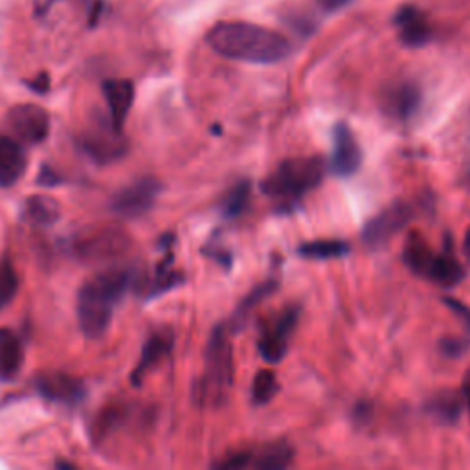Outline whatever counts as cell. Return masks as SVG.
I'll return each instance as SVG.
<instances>
[{
  "instance_id": "6da1fadb",
  "label": "cell",
  "mask_w": 470,
  "mask_h": 470,
  "mask_svg": "<svg viewBox=\"0 0 470 470\" xmlns=\"http://www.w3.org/2000/svg\"><path fill=\"white\" fill-rule=\"evenodd\" d=\"M206 42L215 53L231 61L252 65H274L290 53V42L285 35L241 21L217 23L206 33Z\"/></svg>"
},
{
  "instance_id": "7a4b0ae2",
  "label": "cell",
  "mask_w": 470,
  "mask_h": 470,
  "mask_svg": "<svg viewBox=\"0 0 470 470\" xmlns=\"http://www.w3.org/2000/svg\"><path fill=\"white\" fill-rule=\"evenodd\" d=\"M136 274L129 268H110L89 279L78 294V322L90 340L103 338L110 327L114 307L124 300Z\"/></svg>"
},
{
  "instance_id": "3957f363",
  "label": "cell",
  "mask_w": 470,
  "mask_h": 470,
  "mask_svg": "<svg viewBox=\"0 0 470 470\" xmlns=\"http://www.w3.org/2000/svg\"><path fill=\"white\" fill-rule=\"evenodd\" d=\"M325 176L322 156H298L283 160L261 183V192L274 202L277 215L298 210L304 197L316 190Z\"/></svg>"
},
{
  "instance_id": "277c9868",
  "label": "cell",
  "mask_w": 470,
  "mask_h": 470,
  "mask_svg": "<svg viewBox=\"0 0 470 470\" xmlns=\"http://www.w3.org/2000/svg\"><path fill=\"white\" fill-rule=\"evenodd\" d=\"M233 345L226 324H219L204 351V371L193 386V399L201 408H221L226 404L233 386Z\"/></svg>"
},
{
  "instance_id": "5b68a950",
  "label": "cell",
  "mask_w": 470,
  "mask_h": 470,
  "mask_svg": "<svg viewBox=\"0 0 470 470\" xmlns=\"http://www.w3.org/2000/svg\"><path fill=\"white\" fill-rule=\"evenodd\" d=\"M302 316V307L292 304L283 307L279 313L267 318L259 327V338H258V352L259 357L270 364H279L288 352L290 338L298 327Z\"/></svg>"
},
{
  "instance_id": "8992f818",
  "label": "cell",
  "mask_w": 470,
  "mask_h": 470,
  "mask_svg": "<svg viewBox=\"0 0 470 470\" xmlns=\"http://www.w3.org/2000/svg\"><path fill=\"white\" fill-rule=\"evenodd\" d=\"M416 219V206L408 201L391 202L362 228V243L368 250L384 249L397 233Z\"/></svg>"
},
{
  "instance_id": "52a82bcc",
  "label": "cell",
  "mask_w": 470,
  "mask_h": 470,
  "mask_svg": "<svg viewBox=\"0 0 470 470\" xmlns=\"http://www.w3.org/2000/svg\"><path fill=\"white\" fill-rule=\"evenodd\" d=\"M160 193L162 184L153 176H144V179L114 193L108 208L114 215L122 219H138L153 210Z\"/></svg>"
},
{
  "instance_id": "ba28073f",
  "label": "cell",
  "mask_w": 470,
  "mask_h": 470,
  "mask_svg": "<svg viewBox=\"0 0 470 470\" xmlns=\"http://www.w3.org/2000/svg\"><path fill=\"white\" fill-rule=\"evenodd\" d=\"M33 388L44 400L65 408H76L87 397L85 384L63 371L39 373L33 379Z\"/></svg>"
},
{
  "instance_id": "9c48e42d",
  "label": "cell",
  "mask_w": 470,
  "mask_h": 470,
  "mask_svg": "<svg viewBox=\"0 0 470 470\" xmlns=\"http://www.w3.org/2000/svg\"><path fill=\"white\" fill-rule=\"evenodd\" d=\"M362 165V149L345 122L333 126V153L329 169L336 179H351Z\"/></svg>"
},
{
  "instance_id": "30bf717a",
  "label": "cell",
  "mask_w": 470,
  "mask_h": 470,
  "mask_svg": "<svg viewBox=\"0 0 470 470\" xmlns=\"http://www.w3.org/2000/svg\"><path fill=\"white\" fill-rule=\"evenodd\" d=\"M6 126L24 144L37 146L50 135V116L39 105L23 103L8 112Z\"/></svg>"
},
{
  "instance_id": "8fae6325",
  "label": "cell",
  "mask_w": 470,
  "mask_h": 470,
  "mask_svg": "<svg viewBox=\"0 0 470 470\" xmlns=\"http://www.w3.org/2000/svg\"><path fill=\"white\" fill-rule=\"evenodd\" d=\"M80 147L90 160L98 164H110L120 160L127 153V140L122 131H116L108 122V126H98L83 133L80 138Z\"/></svg>"
},
{
  "instance_id": "7c38bea8",
  "label": "cell",
  "mask_w": 470,
  "mask_h": 470,
  "mask_svg": "<svg viewBox=\"0 0 470 470\" xmlns=\"http://www.w3.org/2000/svg\"><path fill=\"white\" fill-rule=\"evenodd\" d=\"M421 89L411 81L391 85L382 94L384 114L399 124H408L409 120H414L421 108Z\"/></svg>"
},
{
  "instance_id": "4fadbf2b",
  "label": "cell",
  "mask_w": 470,
  "mask_h": 470,
  "mask_svg": "<svg viewBox=\"0 0 470 470\" xmlns=\"http://www.w3.org/2000/svg\"><path fill=\"white\" fill-rule=\"evenodd\" d=\"M173 345L174 333L171 327H160L153 331L142 347V355L136 368L131 373V384L142 386L144 379L171 355Z\"/></svg>"
},
{
  "instance_id": "5bb4252c",
  "label": "cell",
  "mask_w": 470,
  "mask_h": 470,
  "mask_svg": "<svg viewBox=\"0 0 470 470\" xmlns=\"http://www.w3.org/2000/svg\"><path fill=\"white\" fill-rule=\"evenodd\" d=\"M399 39L408 48H421L434 37V30L427 15L416 6H402L393 17Z\"/></svg>"
},
{
  "instance_id": "9a60e30c",
  "label": "cell",
  "mask_w": 470,
  "mask_h": 470,
  "mask_svg": "<svg viewBox=\"0 0 470 470\" xmlns=\"http://www.w3.org/2000/svg\"><path fill=\"white\" fill-rule=\"evenodd\" d=\"M103 96L107 99L110 126L116 131H124L129 110L135 101V85L131 80H107L101 85Z\"/></svg>"
},
{
  "instance_id": "2e32d148",
  "label": "cell",
  "mask_w": 470,
  "mask_h": 470,
  "mask_svg": "<svg viewBox=\"0 0 470 470\" xmlns=\"http://www.w3.org/2000/svg\"><path fill=\"white\" fill-rule=\"evenodd\" d=\"M28 165L24 147L12 136L0 135V188H12L21 181Z\"/></svg>"
},
{
  "instance_id": "e0dca14e",
  "label": "cell",
  "mask_w": 470,
  "mask_h": 470,
  "mask_svg": "<svg viewBox=\"0 0 470 470\" xmlns=\"http://www.w3.org/2000/svg\"><path fill=\"white\" fill-rule=\"evenodd\" d=\"M437 254L439 252L432 250V247L427 243V240L421 233L411 231L404 243L402 261L416 276L423 279H430Z\"/></svg>"
},
{
  "instance_id": "ac0fdd59",
  "label": "cell",
  "mask_w": 470,
  "mask_h": 470,
  "mask_svg": "<svg viewBox=\"0 0 470 470\" xmlns=\"http://www.w3.org/2000/svg\"><path fill=\"white\" fill-rule=\"evenodd\" d=\"M24 364V345L10 331L0 329V382H12L19 377Z\"/></svg>"
},
{
  "instance_id": "d6986e66",
  "label": "cell",
  "mask_w": 470,
  "mask_h": 470,
  "mask_svg": "<svg viewBox=\"0 0 470 470\" xmlns=\"http://www.w3.org/2000/svg\"><path fill=\"white\" fill-rule=\"evenodd\" d=\"M277 287H279V281H277L276 277H268L267 281H263V283H259L258 287H254V288L247 294V296L241 300V304L238 306V309L233 311L231 318L228 320V324H226L228 331H230V333H240V331L247 325V322H249V318L252 316V313H254L267 298L272 296V294L277 290Z\"/></svg>"
},
{
  "instance_id": "ffe728a7",
  "label": "cell",
  "mask_w": 470,
  "mask_h": 470,
  "mask_svg": "<svg viewBox=\"0 0 470 470\" xmlns=\"http://www.w3.org/2000/svg\"><path fill=\"white\" fill-rule=\"evenodd\" d=\"M463 395L457 390L436 391L427 402V411L443 425H456L463 414Z\"/></svg>"
},
{
  "instance_id": "44dd1931",
  "label": "cell",
  "mask_w": 470,
  "mask_h": 470,
  "mask_svg": "<svg viewBox=\"0 0 470 470\" xmlns=\"http://www.w3.org/2000/svg\"><path fill=\"white\" fill-rule=\"evenodd\" d=\"M61 217V206L50 195H32L23 204V219L37 228L53 226Z\"/></svg>"
},
{
  "instance_id": "7402d4cb",
  "label": "cell",
  "mask_w": 470,
  "mask_h": 470,
  "mask_svg": "<svg viewBox=\"0 0 470 470\" xmlns=\"http://www.w3.org/2000/svg\"><path fill=\"white\" fill-rule=\"evenodd\" d=\"M126 240L122 233L108 231V233H96L92 238H87L80 243L78 252L87 259H105L124 252Z\"/></svg>"
},
{
  "instance_id": "603a6c76",
  "label": "cell",
  "mask_w": 470,
  "mask_h": 470,
  "mask_svg": "<svg viewBox=\"0 0 470 470\" xmlns=\"http://www.w3.org/2000/svg\"><path fill=\"white\" fill-rule=\"evenodd\" d=\"M171 265H173V254L169 252L165 256V259L156 265L155 276H153L149 287L146 288V298L147 300L158 298V296H162V294H165V292H169L176 287H181L186 281V276L179 270H174Z\"/></svg>"
},
{
  "instance_id": "cb8c5ba5",
  "label": "cell",
  "mask_w": 470,
  "mask_h": 470,
  "mask_svg": "<svg viewBox=\"0 0 470 470\" xmlns=\"http://www.w3.org/2000/svg\"><path fill=\"white\" fill-rule=\"evenodd\" d=\"M294 461V448L287 441H277L254 450L252 466L259 470H281Z\"/></svg>"
},
{
  "instance_id": "d4e9b609",
  "label": "cell",
  "mask_w": 470,
  "mask_h": 470,
  "mask_svg": "<svg viewBox=\"0 0 470 470\" xmlns=\"http://www.w3.org/2000/svg\"><path fill=\"white\" fill-rule=\"evenodd\" d=\"M252 201V183L249 179L240 181L235 186H231L226 195L221 201V215L226 221L240 219L250 206Z\"/></svg>"
},
{
  "instance_id": "484cf974",
  "label": "cell",
  "mask_w": 470,
  "mask_h": 470,
  "mask_svg": "<svg viewBox=\"0 0 470 470\" xmlns=\"http://www.w3.org/2000/svg\"><path fill=\"white\" fill-rule=\"evenodd\" d=\"M351 252V245L342 240H316L298 247V256L309 261L338 259Z\"/></svg>"
},
{
  "instance_id": "4316f807",
  "label": "cell",
  "mask_w": 470,
  "mask_h": 470,
  "mask_svg": "<svg viewBox=\"0 0 470 470\" xmlns=\"http://www.w3.org/2000/svg\"><path fill=\"white\" fill-rule=\"evenodd\" d=\"M19 276L14 261L5 256L0 258V311H5L17 296Z\"/></svg>"
},
{
  "instance_id": "83f0119b",
  "label": "cell",
  "mask_w": 470,
  "mask_h": 470,
  "mask_svg": "<svg viewBox=\"0 0 470 470\" xmlns=\"http://www.w3.org/2000/svg\"><path fill=\"white\" fill-rule=\"evenodd\" d=\"M279 391L277 375L274 370H261L256 373L252 382V402L256 406L268 404Z\"/></svg>"
},
{
  "instance_id": "f1b7e54d",
  "label": "cell",
  "mask_w": 470,
  "mask_h": 470,
  "mask_svg": "<svg viewBox=\"0 0 470 470\" xmlns=\"http://www.w3.org/2000/svg\"><path fill=\"white\" fill-rule=\"evenodd\" d=\"M252 461H254V450L245 448V450H238V452L226 456L224 459L213 463V466L222 468V470H240V468L252 466Z\"/></svg>"
},
{
  "instance_id": "f546056e",
  "label": "cell",
  "mask_w": 470,
  "mask_h": 470,
  "mask_svg": "<svg viewBox=\"0 0 470 470\" xmlns=\"http://www.w3.org/2000/svg\"><path fill=\"white\" fill-rule=\"evenodd\" d=\"M439 349L448 359H459L470 349V338L461 336H446L439 342Z\"/></svg>"
},
{
  "instance_id": "4dcf8cb0",
  "label": "cell",
  "mask_w": 470,
  "mask_h": 470,
  "mask_svg": "<svg viewBox=\"0 0 470 470\" xmlns=\"http://www.w3.org/2000/svg\"><path fill=\"white\" fill-rule=\"evenodd\" d=\"M202 254H204V256H208L210 259H213L217 265H221V267H222L226 272L231 268L233 258H231L230 250H228V249H224V247H221L217 241H213V240H212V243H210V245H206V247L202 249Z\"/></svg>"
},
{
  "instance_id": "1f68e13d",
  "label": "cell",
  "mask_w": 470,
  "mask_h": 470,
  "mask_svg": "<svg viewBox=\"0 0 470 470\" xmlns=\"http://www.w3.org/2000/svg\"><path fill=\"white\" fill-rule=\"evenodd\" d=\"M37 186L41 188H55L59 184H63L65 179L57 171H53L50 165H41V171L37 174Z\"/></svg>"
},
{
  "instance_id": "d6a6232c",
  "label": "cell",
  "mask_w": 470,
  "mask_h": 470,
  "mask_svg": "<svg viewBox=\"0 0 470 470\" xmlns=\"http://www.w3.org/2000/svg\"><path fill=\"white\" fill-rule=\"evenodd\" d=\"M443 304H445V306L465 324V327L470 331V307H468L466 304H463V302L452 298V296L443 298Z\"/></svg>"
},
{
  "instance_id": "836d02e7",
  "label": "cell",
  "mask_w": 470,
  "mask_h": 470,
  "mask_svg": "<svg viewBox=\"0 0 470 470\" xmlns=\"http://www.w3.org/2000/svg\"><path fill=\"white\" fill-rule=\"evenodd\" d=\"M371 414H373V406H371V402H368V400H361V402H357L355 409H352V419H355L357 425H366V423L370 421Z\"/></svg>"
},
{
  "instance_id": "e575fe53",
  "label": "cell",
  "mask_w": 470,
  "mask_h": 470,
  "mask_svg": "<svg viewBox=\"0 0 470 470\" xmlns=\"http://www.w3.org/2000/svg\"><path fill=\"white\" fill-rule=\"evenodd\" d=\"M57 3H65V0H33V15L35 17H44L50 14V10ZM80 3H87V0H80Z\"/></svg>"
},
{
  "instance_id": "d590c367",
  "label": "cell",
  "mask_w": 470,
  "mask_h": 470,
  "mask_svg": "<svg viewBox=\"0 0 470 470\" xmlns=\"http://www.w3.org/2000/svg\"><path fill=\"white\" fill-rule=\"evenodd\" d=\"M26 87L37 94H46L50 90V76L46 72H41L35 80L26 81Z\"/></svg>"
},
{
  "instance_id": "8d00e7d4",
  "label": "cell",
  "mask_w": 470,
  "mask_h": 470,
  "mask_svg": "<svg viewBox=\"0 0 470 470\" xmlns=\"http://www.w3.org/2000/svg\"><path fill=\"white\" fill-rule=\"evenodd\" d=\"M461 395H463V400H465V406L468 408L470 411V370L465 373L463 377V384H461Z\"/></svg>"
},
{
  "instance_id": "74e56055",
  "label": "cell",
  "mask_w": 470,
  "mask_h": 470,
  "mask_svg": "<svg viewBox=\"0 0 470 470\" xmlns=\"http://www.w3.org/2000/svg\"><path fill=\"white\" fill-rule=\"evenodd\" d=\"M347 3H349V0H320V5H322L325 10H329V12L338 10V8L345 6Z\"/></svg>"
},
{
  "instance_id": "f35d334b",
  "label": "cell",
  "mask_w": 470,
  "mask_h": 470,
  "mask_svg": "<svg viewBox=\"0 0 470 470\" xmlns=\"http://www.w3.org/2000/svg\"><path fill=\"white\" fill-rule=\"evenodd\" d=\"M463 254H465L466 261L470 263V228L466 230V235H465V241H463Z\"/></svg>"
},
{
  "instance_id": "ab89813d",
  "label": "cell",
  "mask_w": 470,
  "mask_h": 470,
  "mask_svg": "<svg viewBox=\"0 0 470 470\" xmlns=\"http://www.w3.org/2000/svg\"><path fill=\"white\" fill-rule=\"evenodd\" d=\"M55 466H57V468H65V466H67V468H76L72 463H65V461H57Z\"/></svg>"
}]
</instances>
